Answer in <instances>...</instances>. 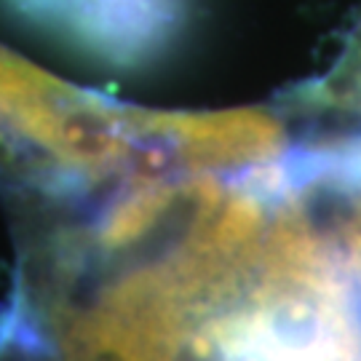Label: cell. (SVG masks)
Wrapping results in <instances>:
<instances>
[{
  "mask_svg": "<svg viewBox=\"0 0 361 361\" xmlns=\"http://www.w3.org/2000/svg\"><path fill=\"white\" fill-rule=\"evenodd\" d=\"M322 97L335 107L361 116V22L345 49V56L340 59L326 86H322Z\"/></svg>",
  "mask_w": 361,
  "mask_h": 361,
  "instance_id": "6da1fadb",
  "label": "cell"
},
{
  "mask_svg": "<svg viewBox=\"0 0 361 361\" xmlns=\"http://www.w3.org/2000/svg\"><path fill=\"white\" fill-rule=\"evenodd\" d=\"M0 361H49L35 337L11 316H0Z\"/></svg>",
  "mask_w": 361,
  "mask_h": 361,
  "instance_id": "7a4b0ae2",
  "label": "cell"
}]
</instances>
